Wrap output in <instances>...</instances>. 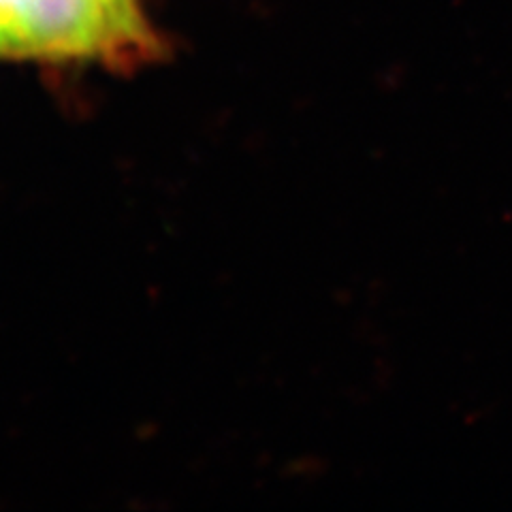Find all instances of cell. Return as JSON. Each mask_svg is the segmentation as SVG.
Wrapping results in <instances>:
<instances>
[{
    "label": "cell",
    "instance_id": "1",
    "mask_svg": "<svg viewBox=\"0 0 512 512\" xmlns=\"http://www.w3.org/2000/svg\"><path fill=\"white\" fill-rule=\"evenodd\" d=\"M152 50L141 0H0V60L124 62Z\"/></svg>",
    "mask_w": 512,
    "mask_h": 512
}]
</instances>
